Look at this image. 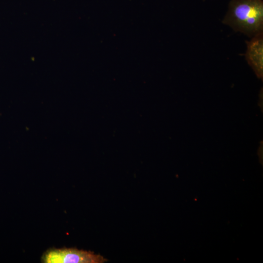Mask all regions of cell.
Returning a JSON list of instances; mask_svg holds the SVG:
<instances>
[{"label":"cell","mask_w":263,"mask_h":263,"mask_svg":"<svg viewBox=\"0 0 263 263\" xmlns=\"http://www.w3.org/2000/svg\"><path fill=\"white\" fill-rule=\"evenodd\" d=\"M223 22L248 36L263 32V0H232Z\"/></svg>","instance_id":"1"},{"label":"cell","mask_w":263,"mask_h":263,"mask_svg":"<svg viewBox=\"0 0 263 263\" xmlns=\"http://www.w3.org/2000/svg\"><path fill=\"white\" fill-rule=\"evenodd\" d=\"M107 260L99 254L75 248H53L45 252L41 261L45 263H102Z\"/></svg>","instance_id":"2"},{"label":"cell","mask_w":263,"mask_h":263,"mask_svg":"<svg viewBox=\"0 0 263 263\" xmlns=\"http://www.w3.org/2000/svg\"><path fill=\"white\" fill-rule=\"evenodd\" d=\"M247 50L245 58L257 75L263 77V36L259 33L250 40L246 41Z\"/></svg>","instance_id":"3"}]
</instances>
